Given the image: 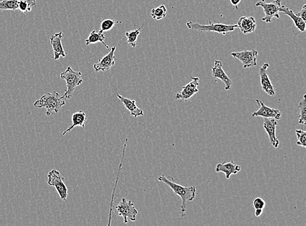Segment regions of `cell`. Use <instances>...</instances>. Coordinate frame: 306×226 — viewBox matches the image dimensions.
I'll use <instances>...</instances> for the list:
<instances>
[{"label": "cell", "mask_w": 306, "mask_h": 226, "mask_svg": "<svg viewBox=\"0 0 306 226\" xmlns=\"http://www.w3.org/2000/svg\"><path fill=\"white\" fill-rule=\"evenodd\" d=\"M157 180L159 181L164 182L169 186L174 193L180 197L181 200L180 207L181 217H184L185 212H186L187 202L193 201L195 196H196V188L195 186H183L180 184L176 183L174 181V178L171 176L167 178L163 175V176L159 177Z\"/></svg>", "instance_id": "1"}, {"label": "cell", "mask_w": 306, "mask_h": 226, "mask_svg": "<svg viewBox=\"0 0 306 226\" xmlns=\"http://www.w3.org/2000/svg\"><path fill=\"white\" fill-rule=\"evenodd\" d=\"M65 105H66V98L64 97V95H60L56 91L45 94L33 104V106L37 109L45 108L47 109L46 115L47 116L58 113Z\"/></svg>", "instance_id": "2"}, {"label": "cell", "mask_w": 306, "mask_h": 226, "mask_svg": "<svg viewBox=\"0 0 306 226\" xmlns=\"http://www.w3.org/2000/svg\"><path fill=\"white\" fill-rule=\"evenodd\" d=\"M60 77L62 79L66 80L68 88L63 95L66 99H72L75 90L77 86L82 84V72L76 71L73 69L72 67L69 66L67 69L61 74Z\"/></svg>", "instance_id": "3"}, {"label": "cell", "mask_w": 306, "mask_h": 226, "mask_svg": "<svg viewBox=\"0 0 306 226\" xmlns=\"http://www.w3.org/2000/svg\"><path fill=\"white\" fill-rule=\"evenodd\" d=\"M187 28L199 31H212L226 35L227 33L233 31L237 28V24L227 25L222 23H212L209 22L208 25H202L199 23H193V22L189 21L186 23Z\"/></svg>", "instance_id": "4"}, {"label": "cell", "mask_w": 306, "mask_h": 226, "mask_svg": "<svg viewBox=\"0 0 306 226\" xmlns=\"http://www.w3.org/2000/svg\"><path fill=\"white\" fill-rule=\"evenodd\" d=\"M47 178L49 185L54 186L61 200L66 201L68 196V190L65 184L64 178L62 175L58 170L54 169L49 173Z\"/></svg>", "instance_id": "5"}, {"label": "cell", "mask_w": 306, "mask_h": 226, "mask_svg": "<svg viewBox=\"0 0 306 226\" xmlns=\"http://www.w3.org/2000/svg\"><path fill=\"white\" fill-rule=\"evenodd\" d=\"M256 7H261L265 14L262 21L266 23H270L272 19H280V9L281 7V0H274L271 3H266L265 0H260L256 2Z\"/></svg>", "instance_id": "6"}, {"label": "cell", "mask_w": 306, "mask_h": 226, "mask_svg": "<svg viewBox=\"0 0 306 226\" xmlns=\"http://www.w3.org/2000/svg\"><path fill=\"white\" fill-rule=\"evenodd\" d=\"M116 212L120 217L124 218V222L128 224V219L131 221H135L138 214L137 209L135 207L133 203L123 198L121 202L116 207Z\"/></svg>", "instance_id": "7"}, {"label": "cell", "mask_w": 306, "mask_h": 226, "mask_svg": "<svg viewBox=\"0 0 306 226\" xmlns=\"http://www.w3.org/2000/svg\"><path fill=\"white\" fill-rule=\"evenodd\" d=\"M231 56L238 59L242 63L243 68H247L256 66V58L258 56V53L255 50H244L232 52Z\"/></svg>", "instance_id": "8"}, {"label": "cell", "mask_w": 306, "mask_h": 226, "mask_svg": "<svg viewBox=\"0 0 306 226\" xmlns=\"http://www.w3.org/2000/svg\"><path fill=\"white\" fill-rule=\"evenodd\" d=\"M199 77H191V81L187 85L183 86L181 93H177L175 95V100H181L182 101H188L195 94L198 93L199 90L197 87L199 85Z\"/></svg>", "instance_id": "9"}, {"label": "cell", "mask_w": 306, "mask_h": 226, "mask_svg": "<svg viewBox=\"0 0 306 226\" xmlns=\"http://www.w3.org/2000/svg\"><path fill=\"white\" fill-rule=\"evenodd\" d=\"M269 66L268 63H264L258 70V74L260 76V82L262 91L265 92L268 95L273 97L276 95V91L273 84H272L268 76L267 70Z\"/></svg>", "instance_id": "10"}, {"label": "cell", "mask_w": 306, "mask_h": 226, "mask_svg": "<svg viewBox=\"0 0 306 226\" xmlns=\"http://www.w3.org/2000/svg\"><path fill=\"white\" fill-rule=\"evenodd\" d=\"M259 109L258 111L252 113V117H262L264 118H274L276 120L281 118V113L279 110L272 109L264 105V103L259 99H256Z\"/></svg>", "instance_id": "11"}, {"label": "cell", "mask_w": 306, "mask_h": 226, "mask_svg": "<svg viewBox=\"0 0 306 226\" xmlns=\"http://www.w3.org/2000/svg\"><path fill=\"white\" fill-rule=\"evenodd\" d=\"M212 75L215 80L220 79L225 84V90L230 91L232 87V82L230 78L229 77L226 72L223 68L222 62L220 60H216L214 62V66L212 68Z\"/></svg>", "instance_id": "12"}, {"label": "cell", "mask_w": 306, "mask_h": 226, "mask_svg": "<svg viewBox=\"0 0 306 226\" xmlns=\"http://www.w3.org/2000/svg\"><path fill=\"white\" fill-rule=\"evenodd\" d=\"M277 126L278 122L274 118H264L262 127L267 133L270 142L274 148H278L280 145V141L278 140L276 135Z\"/></svg>", "instance_id": "13"}, {"label": "cell", "mask_w": 306, "mask_h": 226, "mask_svg": "<svg viewBox=\"0 0 306 226\" xmlns=\"http://www.w3.org/2000/svg\"><path fill=\"white\" fill-rule=\"evenodd\" d=\"M116 47H112L107 54L100 59L98 64L94 65V68L96 72L106 71L115 65L116 58L114 55Z\"/></svg>", "instance_id": "14"}, {"label": "cell", "mask_w": 306, "mask_h": 226, "mask_svg": "<svg viewBox=\"0 0 306 226\" xmlns=\"http://www.w3.org/2000/svg\"><path fill=\"white\" fill-rule=\"evenodd\" d=\"M63 38L62 31L56 33L54 35L51 37V44L52 45L53 51H54L55 60H59L60 57L65 58L66 56V53L65 52L62 44V39Z\"/></svg>", "instance_id": "15"}, {"label": "cell", "mask_w": 306, "mask_h": 226, "mask_svg": "<svg viewBox=\"0 0 306 226\" xmlns=\"http://www.w3.org/2000/svg\"><path fill=\"white\" fill-rule=\"evenodd\" d=\"M240 170L241 167L235 164L233 161L227 163H219L216 167V172L224 173L227 180H230L231 175H236Z\"/></svg>", "instance_id": "16"}, {"label": "cell", "mask_w": 306, "mask_h": 226, "mask_svg": "<svg viewBox=\"0 0 306 226\" xmlns=\"http://www.w3.org/2000/svg\"><path fill=\"white\" fill-rule=\"evenodd\" d=\"M237 26L244 34H249L255 31V19L253 17H242L237 23Z\"/></svg>", "instance_id": "17"}, {"label": "cell", "mask_w": 306, "mask_h": 226, "mask_svg": "<svg viewBox=\"0 0 306 226\" xmlns=\"http://www.w3.org/2000/svg\"><path fill=\"white\" fill-rule=\"evenodd\" d=\"M117 97L118 99L121 101L123 103L124 107L126 109L129 111L130 113L134 117H139V116H143L144 113L143 110L139 109L136 105V101L135 100H131L123 97L121 95L118 94Z\"/></svg>", "instance_id": "18"}, {"label": "cell", "mask_w": 306, "mask_h": 226, "mask_svg": "<svg viewBox=\"0 0 306 226\" xmlns=\"http://www.w3.org/2000/svg\"><path fill=\"white\" fill-rule=\"evenodd\" d=\"M280 12L283 13L284 15L289 16L292 20H293L294 24L295 27L299 29L301 32H305L306 30V21L302 19L301 18L298 17L295 13H294L293 10L289 9V8L285 7V6H281L280 9Z\"/></svg>", "instance_id": "19"}, {"label": "cell", "mask_w": 306, "mask_h": 226, "mask_svg": "<svg viewBox=\"0 0 306 226\" xmlns=\"http://www.w3.org/2000/svg\"><path fill=\"white\" fill-rule=\"evenodd\" d=\"M86 113L84 111H79L75 113L72 115V125L69 127L66 131H64L61 136H63L66 135L67 133H70L76 126L84 128L85 122L86 121Z\"/></svg>", "instance_id": "20"}, {"label": "cell", "mask_w": 306, "mask_h": 226, "mask_svg": "<svg viewBox=\"0 0 306 226\" xmlns=\"http://www.w3.org/2000/svg\"><path fill=\"white\" fill-rule=\"evenodd\" d=\"M104 39H105V37H104L103 34V31L101 30V29L100 31L93 30L92 32L90 33V35H89L88 39L85 41V43H86L87 46H88V45L91 44H94V43L100 42L102 43L106 48H109V46L104 43Z\"/></svg>", "instance_id": "21"}, {"label": "cell", "mask_w": 306, "mask_h": 226, "mask_svg": "<svg viewBox=\"0 0 306 226\" xmlns=\"http://www.w3.org/2000/svg\"><path fill=\"white\" fill-rule=\"evenodd\" d=\"M37 0H18V10L23 14H27L36 6Z\"/></svg>", "instance_id": "22"}, {"label": "cell", "mask_w": 306, "mask_h": 226, "mask_svg": "<svg viewBox=\"0 0 306 226\" xmlns=\"http://www.w3.org/2000/svg\"><path fill=\"white\" fill-rule=\"evenodd\" d=\"M143 26L144 24L142 25L139 28L135 29V30L128 31V32L126 33L125 35L126 37H127L128 44L133 47V48H135L137 45V41L138 37L140 35V30L143 28Z\"/></svg>", "instance_id": "23"}, {"label": "cell", "mask_w": 306, "mask_h": 226, "mask_svg": "<svg viewBox=\"0 0 306 226\" xmlns=\"http://www.w3.org/2000/svg\"><path fill=\"white\" fill-rule=\"evenodd\" d=\"M151 17L153 19L159 20L163 19L167 15V8L164 5L159 6V7L153 8L151 11Z\"/></svg>", "instance_id": "24"}, {"label": "cell", "mask_w": 306, "mask_h": 226, "mask_svg": "<svg viewBox=\"0 0 306 226\" xmlns=\"http://www.w3.org/2000/svg\"><path fill=\"white\" fill-rule=\"evenodd\" d=\"M306 95H304L303 99L300 101L298 109L300 110V114L299 116V123L301 125H306Z\"/></svg>", "instance_id": "25"}, {"label": "cell", "mask_w": 306, "mask_h": 226, "mask_svg": "<svg viewBox=\"0 0 306 226\" xmlns=\"http://www.w3.org/2000/svg\"><path fill=\"white\" fill-rule=\"evenodd\" d=\"M0 10H18V0H3L0 1Z\"/></svg>", "instance_id": "26"}, {"label": "cell", "mask_w": 306, "mask_h": 226, "mask_svg": "<svg viewBox=\"0 0 306 226\" xmlns=\"http://www.w3.org/2000/svg\"><path fill=\"white\" fill-rule=\"evenodd\" d=\"M122 23V21H116L114 19H106L102 21L101 24V30L103 31H108L112 29V27L116 24V23Z\"/></svg>", "instance_id": "27"}, {"label": "cell", "mask_w": 306, "mask_h": 226, "mask_svg": "<svg viewBox=\"0 0 306 226\" xmlns=\"http://www.w3.org/2000/svg\"><path fill=\"white\" fill-rule=\"evenodd\" d=\"M296 135H297V144L299 146L306 147V132L303 130H296Z\"/></svg>", "instance_id": "28"}, {"label": "cell", "mask_w": 306, "mask_h": 226, "mask_svg": "<svg viewBox=\"0 0 306 226\" xmlns=\"http://www.w3.org/2000/svg\"><path fill=\"white\" fill-rule=\"evenodd\" d=\"M265 205V201L262 198H256L253 200V207L255 209H264Z\"/></svg>", "instance_id": "29"}, {"label": "cell", "mask_w": 306, "mask_h": 226, "mask_svg": "<svg viewBox=\"0 0 306 226\" xmlns=\"http://www.w3.org/2000/svg\"><path fill=\"white\" fill-rule=\"evenodd\" d=\"M306 5H304L303 8H302V9L301 10V11H300L299 12H298L297 14H296V15H297L298 16V17H299L300 18H301L302 19H303L304 21H306Z\"/></svg>", "instance_id": "30"}, {"label": "cell", "mask_w": 306, "mask_h": 226, "mask_svg": "<svg viewBox=\"0 0 306 226\" xmlns=\"http://www.w3.org/2000/svg\"><path fill=\"white\" fill-rule=\"evenodd\" d=\"M231 4L235 7V9L238 10V5L240 3L241 0H230Z\"/></svg>", "instance_id": "31"}, {"label": "cell", "mask_w": 306, "mask_h": 226, "mask_svg": "<svg viewBox=\"0 0 306 226\" xmlns=\"http://www.w3.org/2000/svg\"><path fill=\"white\" fill-rule=\"evenodd\" d=\"M255 215L256 217H260V215H262V212H263V209H255Z\"/></svg>", "instance_id": "32"}]
</instances>
